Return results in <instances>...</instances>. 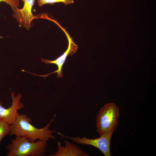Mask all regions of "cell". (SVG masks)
I'll list each match as a JSON object with an SVG mask.
<instances>
[{"instance_id":"cell-1","label":"cell","mask_w":156,"mask_h":156,"mask_svg":"<svg viewBox=\"0 0 156 156\" xmlns=\"http://www.w3.org/2000/svg\"><path fill=\"white\" fill-rule=\"evenodd\" d=\"M55 115L49 122L44 127L38 128L31 124L32 120L25 114H20L18 112L15 122L10 125V136L15 135L25 137L30 141L34 142L38 140L47 141L50 139H55L52 133L55 130L49 129L51 125L54 121Z\"/></svg>"},{"instance_id":"cell-2","label":"cell","mask_w":156,"mask_h":156,"mask_svg":"<svg viewBox=\"0 0 156 156\" xmlns=\"http://www.w3.org/2000/svg\"><path fill=\"white\" fill-rule=\"evenodd\" d=\"M46 140L30 141L25 137L16 136L5 148L8 150L6 156H43L47 147Z\"/></svg>"},{"instance_id":"cell-3","label":"cell","mask_w":156,"mask_h":156,"mask_svg":"<svg viewBox=\"0 0 156 156\" xmlns=\"http://www.w3.org/2000/svg\"><path fill=\"white\" fill-rule=\"evenodd\" d=\"M119 109L114 103L105 104L96 116V131L100 135L116 129L118 124Z\"/></svg>"},{"instance_id":"cell-4","label":"cell","mask_w":156,"mask_h":156,"mask_svg":"<svg viewBox=\"0 0 156 156\" xmlns=\"http://www.w3.org/2000/svg\"><path fill=\"white\" fill-rule=\"evenodd\" d=\"M114 129L100 136L96 139H89L85 137L80 138L79 137L65 135L60 132L57 133L62 137L66 138L78 144L88 145L93 146L100 150L105 156H111L110 142L112 133L115 130Z\"/></svg>"},{"instance_id":"cell-5","label":"cell","mask_w":156,"mask_h":156,"mask_svg":"<svg viewBox=\"0 0 156 156\" xmlns=\"http://www.w3.org/2000/svg\"><path fill=\"white\" fill-rule=\"evenodd\" d=\"M21 0L23 3V8L14 9L12 16L16 19L20 26L29 30L32 26V21L38 18L34 15L32 12L35 0Z\"/></svg>"},{"instance_id":"cell-6","label":"cell","mask_w":156,"mask_h":156,"mask_svg":"<svg viewBox=\"0 0 156 156\" xmlns=\"http://www.w3.org/2000/svg\"><path fill=\"white\" fill-rule=\"evenodd\" d=\"M56 24L62 29L66 35L68 41V46L66 51L60 56L53 60H50L47 59L45 60L41 58L40 60L42 62L49 64H54L56 65L58 68V69L50 73L44 75H39L33 73V75L40 77H44L45 78L48 76L54 73H57V77L58 78L62 77H63L62 73V69L63 65L64 64L67 57L68 55H72L75 53L77 51L78 48L76 44L73 41L71 38L69 34L57 22Z\"/></svg>"},{"instance_id":"cell-7","label":"cell","mask_w":156,"mask_h":156,"mask_svg":"<svg viewBox=\"0 0 156 156\" xmlns=\"http://www.w3.org/2000/svg\"><path fill=\"white\" fill-rule=\"evenodd\" d=\"M12 99V105L8 108H5L2 105L0 101V119L4 121L9 125L14 123L16 120L18 111L24 108V104L20 100L22 94L18 93L15 96L14 92H11Z\"/></svg>"},{"instance_id":"cell-8","label":"cell","mask_w":156,"mask_h":156,"mask_svg":"<svg viewBox=\"0 0 156 156\" xmlns=\"http://www.w3.org/2000/svg\"><path fill=\"white\" fill-rule=\"evenodd\" d=\"M64 146L62 145L61 142H57V150L55 153L49 155V156H88L79 146L70 142L64 139Z\"/></svg>"},{"instance_id":"cell-9","label":"cell","mask_w":156,"mask_h":156,"mask_svg":"<svg viewBox=\"0 0 156 156\" xmlns=\"http://www.w3.org/2000/svg\"><path fill=\"white\" fill-rule=\"evenodd\" d=\"M10 132V125L0 119V142L4 138L9 135Z\"/></svg>"},{"instance_id":"cell-10","label":"cell","mask_w":156,"mask_h":156,"mask_svg":"<svg viewBox=\"0 0 156 156\" xmlns=\"http://www.w3.org/2000/svg\"><path fill=\"white\" fill-rule=\"evenodd\" d=\"M37 3L39 7L46 4L53 5L54 3L62 2L66 5L74 3V0H37Z\"/></svg>"},{"instance_id":"cell-11","label":"cell","mask_w":156,"mask_h":156,"mask_svg":"<svg viewBox=\"0 0 156 156\" xmlns=\"http://www.w3.org/2000/svg\"><path fill=\"white\" fill-rule=\"evenodd\" d=\"M4 2L8 5L13 11L16 8H18L20 3L19 0H0V3Z\"/></svg>"}]
</instances>
